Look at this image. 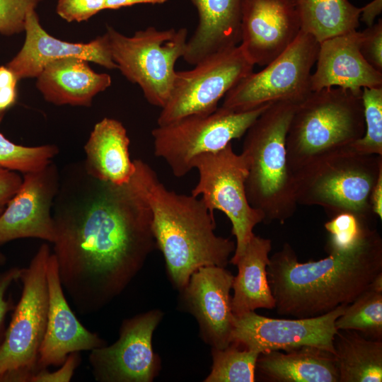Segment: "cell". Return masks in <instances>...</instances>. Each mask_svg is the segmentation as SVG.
I'll return each mask as SVG.
<instances>
[{
    "mask_svg": "<svg viewBox=\"0 0 382 382\" xmlns=\"http://www.w3.org/2000/svg\"><path fill=\"white\" fill-rule=\"evenodd\" d=\"M259 355L233 342L224 349L213 348L212 371L204 381L253 382Z\"/></svg>",
    "mask_w": 382,
    "mask_h": 382,
    "instance_id": "f1b7e54d",
    "label": "cell"
},
{
    "mask_svg": "<svg viewBox=\"0 0 382 382\" xmlns=\"http://www.w3.org/2000/svg\"><path fill=\"white\" fill-rule=\"evenodd\" d=\"M239 45L255 66L279 56L301 32L294 0H243Z\"/></svg>",
    "mask_w": 382,
    "mask_h": 382,
    "instance_id": "2e32d148",
    "label": "cell"
},
{
    "mask_svg": "<svg viewBox=\"0 0 382 382\" xmlns=\"http://www.w3.org/2000/svg\"><path fill=\"white\" fill-rule=\"evenodd\" d=\"M162 314L149 311L125 320L120 337L112 345L91 351L93 376L102 382H149L157 373L152 348L153 332Z\"/></svg>",
    "mask_w": 382,
    "mask_h": 382,
    "instance_id": "5bb4252c",
    "label": "cell"
},
{
    "mask_svg": "<svg viewBox=\"0 0 382 382\" xmlns=\"http://www.w3.org/2000/svg\"><path fill=\"white\" fill-rule=\"evenodd\" d=\"M6 262L5 255L0 251V267L4 265Z\"/></svg>",
    "mask_w": 382,
    "mask_h": 382,
    "instance_id": "ee69618b",
    "label": "cell"
},
{
    "mask_svg": "<svg viewBox=\"0 0 382 382\" xmlns=\"http://www.w3.org/2000/svg\"><path fill=\"white\" fill-rule=\"evenodd\" d=\"M42 0H0V33L12 35L24 31L26 15Z\"/></svg>",
    "mask_w": 382,
    "mask_h": 382,
    "instance_id": "d6a6232c",
    "label": "cell"
},
{
    "mask_svg": "<svg viewBox=\"0 0 382 382\" xmlns=\"http://www.w3.org/2000/svg\"><path fill=\"white\" fill-rule=\"evenodd\" d=\"M105 0H59L57 14L67 22H82L105 9Z\"/></svg>",
    "mask_w": 382,
    "mask_h": 382,
    "instance_id": "836d02e7",
    "label": "cell"
},
{
    "mask_svg": "<svg viewBox=\"0 0 382 382\" xmlns=\"http://www.w3.org/2000/svg\"><path fill=\"white\" fill-rule=\"evenodd\" d=\"M362 100L365 132L349 147L359 154L382 156V87L364 88Z\"/></svg>",
    "mask_w": 382,
    "mask_h": 382,
    "instance_id": "4dcf8cb0",
    "label": "cell"
},
{
    "mask_svg": "<svg viewBox=\"0 0 382 382\" xmlns=\"http://www.w3.org/2000/svg\"><path fill=\"white\" fill-rule=\"evenodd\" d=\"M0 113V123L4 117ZM55 145L25 146L16 144L0 132V167L23 174L40 170L58 154Z\"/></svg>",
    "mask_w": 382,
    "mask_h": 382,
    "instance_id": "f546056e",
    "label": "cell"
},
{
    "mask_svg": "<svg viewBox=\"0 0 382 382\" xmlns=\"http://www.w3.org/2000/svg\"><path fill=\"white\" fill-rule=\"evenodd\" d=\"M334 347L339 382L382 381V340L338 330Z\"/></svg>",
    "mask_w": 382,
    "mask_h": 382,
    "instance_id": "484cf974",
    "label": "cell"
},
{
    "mask_svg": "<svg viewBox=\"0 0 382 382\" xmlns=\"http://www.w3.org/2000/svg\"><path fill=\"white\" fill-rule=\"evenodd\" d=\"M59 180L60 172L53 161L40 170L23 174L19 189L0 216V244L24 238L52 243V206Z\"/></svg>",
    "mask_w": 382,
    "mask_h": 382,
    "instance_id": "9a60e30c",
    "label": "cell"
},
{
    "mask_svg": "<svg viewBox=\"0 0 382 382\" xmlns=\"http://www.w3.org/2000/svg\"><path fill=\"white\" fill-rule=\"evenodd\" d=\"M199 173V180L191 195L200 197L212 212L219 210L231 223L236 238L232 263L244 251L254 236L253 229L263 222L262 214L248 202L245 192L248 167L241 154H236L232 144L214 153L197 156L192 163Z\"/></svg>",
    "mask_w": 382,
    "mask_h": 382,
    "instance_id": "30bf717a",
    "label": "cell"
},
{
    "mask_svg": "<svg viewBox=\"0 0 382 382\" xmlns=\"http://www.w3.org/2000/svg\"><path fill=\"white\" fill-rule=\"evenodd\" d=\"M80 361L79 352L71 353L59 365V368L54 371L41 369L30 378L29 382H69L71 380Z\"/></svg>",
    "mask_w": 382,
    "mask_h": 382,
    "instance_id": "d590c367",
    "label": "cell"
},
{
    "mask_svg": "<svg viewBox=\"0 0 382 382\" xmlns=\"http://www.w3.org/2000/svg\"><path fill=\"white\" fill-rule=\"evenodd\" d=\"M134 174L149 204L156 245L174 284L184 289L199 267H226L236 243L216 235L212 212L199 197L170 190L146 162L134 160Z\"/></svg>",
    "mask_w": 382,
    "mask_h": 382,
    "instance_id": "3957f363",
    "label": "cell"
},
{
    "mask_svg": "<svg viewBox=\"0 0 382 382\" xmlns=\"http://www.w3.org/2000/svg\"><path fill=\"white\" fill-rule=\"evenodd\" d=\"M15 74L7 66H0V113L12 108L17 100V82Z\"/></svg>",
    "mask_w": 382,
    "mask_h": 382,
    "instance_id": "74e56055",
    "label": "cell"
},
{
    "mask_svg": "<svg viewBox=\"0 0 382 382\" xmlns=\"http://www.w3.org/2000/svg\"><path fill=\"white\" fill-rule=\"evenodd\" d=\"M382 156L349 146L324 155L293 175L298 204L319 206L331 217L349 213L369 225L376 216L370 197L380 175Z\"/></svg>",
    "mask_w": 382,
    "mask_h": 382,
    "instance_id": "8992f818",
    "label": "cell"
},
{
    "mask_svg": "<svg viewBox=\"0 0 382 382\" xmlns=\"http://www.w3.org/2000/svg\"><path fill=\"white\" fill-rule=\"evenodd\" d=\"M88 62L66 57L48 63L37 77L36 86L54 105L90 106L93 98L112 83L108 74L95 72Z\"/></svg>",
    "mask_w": 382,
    "mask_h": 382,
    "instance_id": "7402d4cb",
    "label": "cell"
},
{
    "mask_svg": "<svg viewBox=\"0 0 382 382\" xmlns=\"http://www.w3.org/2000/svg\"><path fill=\"white\" fill-rule=\"evenodd\" d=\"M361 38L356 30L319 43L316 69L311 76L312 91L339 87L359 93L364 88L382 87V72L361 54Z\"/></svg>",
    "mask_w": 382,
    "mask_h": 382,
    "instance_id": "ffe728a7",
    "label": "cell"
},
{
    "mask_svg": "<svg viewBox=\"0 0 382 382\" xmlns=\"http://www.w3.org/2000/svg\"><path fill=\"white\" fill-rule=\"evenodd\" d=\"M338 330H354L372 340H382V292L369 288L347 305L335 320Z\"/></svg>",
    "mask_w": 382,
    "mask_h": 382,
    "instance_id": "83f0119b",
    "label": "cell"
},
{
    "mask_svg": "<svg viewBox=\"0 0 382 382\" xmlns=\"http://www.w3.org/2000/svg\"><path fill=\"white\" fill-rule=\"evenodd\" d=\"M22 181L23 177L18 172L0 167V216Z\"/></svg>",
    "mask_w": 382,
    "mask_h": 382,
    "instance_id": "f35d334b",
    "label": "cell"
},
{
    "mask_svg": "<svg viewBox=\"0 0 382 382\" xmlns=\"http://www.w3.org/2000/svg\"><path fill=\"white\" fill-rule=\"evenodd\" d=\"M361 33L360 51L374 68L382 72V20L367 27Z\"/></svg>",
    "mask_w": 382,
    "mask_h": 382,
    "instance_id": "e575fe53",
    "label": "cell"
},
{
    "mask_svg": "<svg viewBox=\"0 0 382 382\" xmlns=\"http://www.w3.org/2000/svg\"><path fill=\"white\" fill-rule=\"evenodd\" d=\"M256 368L270 381L339 382L335 355L312 346L261 353Z\"/></svg>",
    "mask_w": 382,
    "mask_h": 382,
    "instance_id": "d4e9b609",
    "label": "cell"
},
{
    "mask_svg": "<svg viewBox=\"0 0 382 382\" xmlns=\"http://www.w3.org/2000/svg\"><path fill=\"white\" fill-rule=\"evenodd\" d=\"M270 104L243 112L221 106L210 114L191 115L157 125L151 131L154 154L165 161L174 176L183 177L194 169L197 156L220 151L244 136Z\"/></svg>",
    "mask_w": 382,
    "mask_h": 382,
    "instance_id": "9c48e42d",
    "label": "cell"
},
{
    "mask_svg": "<svg viewBox=\"0 0 382 382\" xmlns=\"http://www.w3.org/2000/svg\"><path fill=\"white\" fill-rule=\"evenodd\" d=\"M360 9L359 21L364 22L367 27H370L374 24L376 16L381 13L382 0H374Z\"/></svg>",
    "mask_w": 382,
    "mask_h": 382,
    "instance_id": "ab89813d",
    "label": "cell"
},
{
    "mask_svg": "<svg viewBox=\"0 0 382 382\" xmlns=\"http://www.w3.org/2000/svg\"><path fill=\"white\" fill-rule=\"evenodd\" d=\"M368 288L376 291L382 292V272L378 274L373 279Z\"/></svg>",
    "mask_w": 382,
    "mask_h": 382,
    "instance_id": "7bdbcfd3",
    "label": "cell"
},
{
    "mask_svg": "<svg viewBox=\"0 0 382 382\" xmlns=\"http://www.w3.org/2000/svg\"><path fill=\"white\" fill-rule=\"evenodd\" d=\"M52 216L59 278L80 313L97 311L118 295L156 246L151 211L134 173L117 185L89 174L83 161L67 165Z\"/></svg>",
    "mask_w": 382,
    "mask_h": 382,
    "instance_id": "6da1fadb",
    "label": "cell"
},
{
    "mask_svg": "<svg viewBox=\"0 0 382 382\" xmlns=\"http://www.w3.org/2000/svg\"><path fill=\"white\" fill-rule=\"evenodd\" d=\"M168 0H105V9H119L139 4H163Z\"/></svg>",
    "mask_w": 382,
    "mask_h": 382,
    "instance_id": "b9f144b4",
    "label": "cell"
},
{
    "mask_svg": "<svg viewBox=\"0 0 382 382\" xmlns=\"http://www.w3.org/2000/svg\"><path fill=\"white\" fill-rule=\"evenodd\" d=\"M364 132L362 91L339 87L312 91L297 104L286 134L292 176L314 160L349 146Z\"/></svg>",
    "mask_w": 382,
    "mask_h": 382,
    "instance_id": "5b68a950",
    "label": "cell"
},
{
    "mask_svg": "<svg viewBox=\"0 0 382 382\" xmlns=\"http://www.w3.org/2000/svg\"><path fill=\"white\" fill-rule=\"evenodd\" d=\"M22 272L23 268L11 267L0 273V345L6 331L4 324L6 315L15 307L11 299L7 298L6 293L11 284L19 280Z\"/></svg>",
    "mask_w": 382,
    "mask_h": 382,
    "instance_id": "8d00e7d4",
    "label": "cell"
},
{
    "mask_svg": "<svg viewBox=\"0 0 382 382\" xmlns=\"http://www.w3.org/2000/svg\"><path fill=\"white\" fill-rule=\"evenodd\" d=\"M50 247L42 244L23 268L21 298L0 345V382H29L37 371L48 307L47 270Z\"/></svg>",
    "mask_w": 382,
    "mask_h": 382,
    "instance_id": "52a82bcc",
    "label": "cell"
},
{
    "mask_svg": "<svg viewBox=\"0 0 382 382\" xmlns=\"http://www.w3.org/2000/svg\"><path fill=\"white\" fill-rule=\"evenodd\" d=\"M301 30L319 43L356 30L359 25L360 8L348 0H294Z\"/></svg>",
    "mask_w": 382,
    "mask_h": 382,
    "instance_id": "4316f807",
    "label": "cell"
},
{
    "mask_svg": "<svg viewBox=\"0 0 382 382\" xmlns=\"http://www.w3.org/2000/svg\"><path fill=\"white\" fill-rule=\"evenodd\" d=\"M24 31L25 39L22 48L6 65L18 80L37 78L48 63L71 57L83 59L109 69H117L106 33L87 43L63 41L43 29L35 10L28 12Z\"/></svg>",
    "mask_w": 382,
    "mask_h": 382,
    "instance_id": "ac0fdd59",
    "label": "cell"
},
{
    "mask_svg": "<svg viewBox=\"0 0 382 382\" xmlns=\"http://www.w3.org/2000/svg\"><path fill=\"white\" fill-rule=\"evenodd\" d=\"M194 66L190 70L176 71L157 125L214 112L219 100L254 67L239 45L212 54Z\"/></svg>",
    "mask_w": 382,
    "mask_h": 382,
    "instance_id": "7c38bea8",
    "label": "cell"
},
{
    "mask_svg": "<svg viewBox=\"0 0 382 382\" xmlns=\"http://www.w3.org/2000/svg\"><path fill=\"white\" fill-rule=\"evenodd\" d=\"M328 255L299 262L286 243L270 257L267 274L278 314L311 318L348 305L382 272V239L373 228L357 246Z\"/></svg>",
    "mask_w": 382,
    "mask_h": 382,
    "instance_id": "7a4b0ae2",
    "label": "cell"
},
{
    "mask_svg": "<svg viewBox=\"0 0 382 382\" xmlns=\"http://www.w3.org/2000/svg\"><path fill=\"white\" fill-rule=\"evenodd\" d=\"M370 204L373 214L382 219V174L378 177L371 194Z\"/></svg>",
    "mask_w": 382,
    "mask_h": 382,
    "instance_id": "60d3db41",
    "label": "cell"
},
{
    "mask_svg": "<svg viewBox=\"0 0 382 382\" xmlns=\"http://www.w3.org/2000/svg\"><path fill=\"white\" fill-rule=\"evenodd\" d=\"M130 140L120 121L105 117L97 122L84 146L83 161L93 177L117 185L130 180L135 164L129 156Z\"/></svg>",
    "mask_w": 382,
    "mask_h": 382,
    "instance_id": "603a6c76",
    "label": "cell"
},
{
    "mask_svg": "<svg viewBox=\"0 0 382 382\" xmlns=\"http://www.w3.org/2000/svg\"><path fill=\"white\" fill-rule=\"evenodd\" d=\"M199 22L187 39L183 59L195 65L217 52L240 44L243 0H190Z\"/></svg>",
    "mask_w": 382,
    "mask_h": 382,
    "instance_id": "44dd1931",
    "label": "cell"
},
{
    "mask_svg": "<svg viewBox=\"0 0 382 382\" xmlns=\"http://www.w3.org/2000/svg\"><path fill=\"white\" fill-rule=\"evenodd\" d=\"M324 226L328 233L325 245L328 253L344 252L357 246L372 229L349 213H341L331 217Z\"/></svg>",
    "mask_w": 382,
    "mask_h": 382,
    "instance_id": "1f68e13d",
    "label": "cell"
},
{
    "mask_svg": "<svg viewBox=\"0 0 382 382\" xmlns=\"http://www.w3.org/2000/svg\"><path fill=\"white\" fill-rule=\"evenodd\" d=\"M233 278L225 267L205 266L192 273L184 288L202 335L213 348L224 349L231 344L234 315L230 291Z\"/></svg>",
    "mask_w": 382,
    "mask_h": 382,
    "instance_id": "d6986e66",
    "label": "cell"
},
{
    "mask_svg": "<svg viewBox=\"0 0 382 382\" xmlns=\"http://www.w3.org/2000/svg\"><path fill=\"white\" fill-rule=\"evenodd\" d=\"M297 103H272L244 134L241 155L248 175V202L260 211L264 223H285L298 205L293 176L288 168L286 138Z\"/></svg>",
    "mask_w": 382,
    "mask_h": 382,
    "instance_id": "277c9868",
    "label": "cell"
},
{
    "mask_svg": "<svg viewBox=\"0 0 382 382\" xmlns=\"http://www.w3.org/2000/svg\"><path fill=\"white\" fill-rule=\"evenodd\" d=\"M47 281L48 307L45 335L37 359V371L59 366L69 354L91 351L105 345L98 334L86 329L78 320L65 297L53 253L50 257Z\"/></svg>",
    "mask_w": 382,
    "mask_h": 382,
    "instance_id": "e0dca14e",
    "label": "cell"
},
{
    "mask_svg": "<svg viewBox=\"0 0 382 382\" xmlns=\"http://www.w3.org/2000/svg\"><path fill=\"white\" fill-rule=\"evenodd\" d=\"M271 250L270 239L254 234L243 253L231 263L238 267L232 284L231 308L235 316L257 308H274L267 274Z\"/></svg>",
    "mask_w": 382,
    "mask_h": 382,
    "instance_id": "cb8c5ba5",
    "label": "cell"
},
{
    "mask_svg": "<svg viewBox=\"0 0 382 382\" xmlns=\"http://www.w3.org/2000/svg\"><path fill=\"white\" fill-rule=\"evenodd\" d=\"M319 42L301 30L294 41L259 72H251L224 97L221 107L243 112L280 100L299 104L312 92L311 69Z\"/></svg>",
    "mask_w": 382,
    "mask_h": 382,
    "instance_id": "8fae6325",
    "label": "cell"
},
{
    "mask_svg": "<svg viewBox=\"0 0 382 382\" xmlns=\"http://www.w3.org/2000/svg\"><path fill=\"white\" fill-rule=\"evenodd\" d=\"M347 305L315 317L273 318L250 311L235 316L231 343L258 353L288 351L303 346L316 347L335 355L336 319Z\"/></svg>",
    "mask_w": 382,
    "mask_h": 382,
    "instance_id": "4fadbf2b",
    "label": "cell"
},
{
    "mask_svg": "<svg viewBox=\"0 0 382 382\" xmlns=\"http://www.w3.org/2000/svg\"><path fill=\"white\" fill-rule=\"evenodd\" d=\"M106 33L117 69L139 86L149 104L162 108L170 96L175 63L185 51L187 29L150 26L126 36L108 26Z\"/></svg>",
    "mask_w": 382,
    "mask_h": 382,
    "instance_id": "ba28073f",
    "label": "cell"
}]
</instances>
